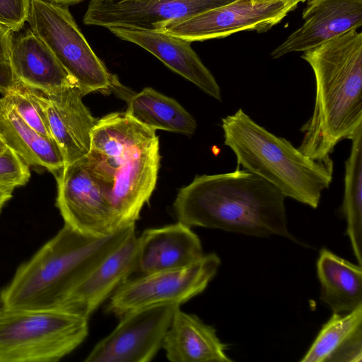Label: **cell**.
<instances>
[{
    "label": "cell",
    "instance_id": "6da1fadb",
    "mask_svg": "<svg viewBox=\"0 0 362 362\" xmlns=\"http://www.w3.org/2000/svg\"><path fill=\"white\" fill-rule=\"evenodd\" d=\"M284 195L273 185L240 168L197 175L180 189L173 208L178 221L257 237L295 240L287 228Z\"/></svg>",
    "mask_w": 362,
    "mask_h": 362
},
{
    "label": "cell",
    "instance_id": "7a4b0ae2",
    "mask_svg": "<svg viewBox=\"0 0 362 362\" xmlns=\"http://www.w3.org/2000/svg\"><path fill=\"white\" fill-rule=\"evenodd\" d=\"M301 57L313 70L315 98L298 149L312 159H325L362 127V33L350 30Z\"/></svg>",
    "mask_w": 362,
    "mask_h": 362
},
{
    "label": "cell",
    "instance_id": "3957f363",
    "mask_svg": "<svg viewBox=\"0 0 362 362\" xmlns=\"http://www.w3.org/2000/svg\"><path fill=\"white\" fill-rule=\"evenodd\" d=\"M156 131L126 112L106 115L93 128L83 158L122 226L135 225L155 189L160 159Z\"/></svg>",
    "mask_w": 362,
    "mask_h": 362
},
{
    "label": "cell",
    "instance_id": "277c9868",
    "mask_svg": "<svg viewBox=\"0 0 362 362\" xmlns=\"http://www.w3.org/2000/svg\"><path fill=\"white\" fill-rule=\"evenodd\" d=\"M135 229L122 227L94 237L64 225L16 269L0 291V305L15 308L61 310L71 290Z\"/></svg>",
    "mask_w": 362,
    "mask_h": 362
},
{
    "label": "cell",
    "instance_id": "5b68a950",
    "mask_svg": "<svg viewBox=\"0 0 362 362\" xmlns=\"http://www.w3.org/2000/svg\"><path fill=\"white\" fill-rule=\"evenodd\" d=\"M224 144L235 153L240 165L289 197L313 209L322 192L329 188L333 161L314 160L303 154L284 138L256 123L242 109L221 119Z\"/></svg>",
    "mask_w": 362,
    "mask_h": 362
},
{
    "label": "cell",
    "instance_id": "8992f818",
    "mask_svg": "<svg viewBox=\"0 0 362 362\" xmlns=\"http://www.w3.org/2000/svg\"><path fill=\"white\" fill-rule=\"evenodd\" d=\"M88 318L61 310L0 306V362H57L86 339Z\"/></svg>",
    "mask_w": 362,
    "mask_h": 362
},
{
    "label": "cell",
    "instance_id": "52a82bcc",
    "mask_svg": "<svg viewBox=\"0 0 362 362\" xmlns=\"http://www.w3.org/2000/svg\"><path fill=\"white\" fill-rule=\"evenodd\" d=\"M26 22L86 95L114 89L117 76L91 49L66 6L30 0Z\"/></svg>",
    "mask_w": 362,
    "mask_h": 362
},
{
    "label": "cell",
    "instance_id": "ba28073f",
    "mask_svg": "<svg viewBox=\"0 0 362 362\" xmlns=\"http://www.w3.org/2000/svg\"><path fill=\"white\" fill-rule=\"evenodd\" d=\"M220 264L218 256L209 253L183 267L130 277L109 298L105 311L120 317L144 308L180 306L206 289Z\"/></svg>",
    "mask_w": 362,
    "mask_h": 362
},
{
    "label": "cell",
    "instance_id": "9c48e42d",
    "mask_svg": "<svg viewBox=\"0 0 362 362\" xmlns=\"http://www.w3.org/2000/svg\"><path fill=\"white\" fill-rule=\"evenodd\" d=\"M54 177L56 206L64 225L94 237L107 236L124 227L83 158L64 165Z\"/></svg>",
    "mask_w": 362,
    "mask_h": 362
},
{
    "label": "cell",
    "instance_id": "30bf717a",
    "mask_svg": "<svg viewBox=\"0 0 362 362\" xmlns=\"http://www.w3.org/2000/svg\"><path fill=\"white\" fill-rule=\"evenodd\" d=\"M298 3L297 0L259 3L235 0L168 24L161 31L191 42L223 38L243 30L263 33L278 24Z\"/></svg>",
    "mask_w": 362,
    "mask_h": 362
},
{
    "label": "cell",
    "instance_id": "8fae6325",
    "mask_svg": "<svg viewBox=\"0 0 362 362\" xmlns=\"http://www.w3.org/2000/svg\"><path fill=\"white\" fill-rule=\"evenodd\" d=\"M176 305H160L129 312L95 344L85 362H148L162 348Z\"/></svg>",
    "mask_w": 362,
    "mask_h": 362
},
{
    "label": "cell",
    "instance_id": "7c38bea8",
    "mask_svg": "<svg viewBox=\"0 0 362 362\" xmlns=\"http://www.w3.org/2000/svg\"><path fill=\"white\" fill-rule=\"evenodd\" d=\"M235 0H91L83 16L87 25L161 31L172 23L192 18Z\"/></svg>",
    "mask_w": 362,
    "mask_h": 362
},
{
    "label": "cell",
    "instance_id": "4fadbf2b",
    "mask_svg": "<svg viewBox=\"0 0 362 362\" xmlns=\"http://www.w3.org/2000/svg\"><path fill=\"white\" fill-rule=\"evenodd\" d=\"M86 94L78 85L45 93L37 90V99L45 116L52 137L58 146L64 165L86 156L97 122L83 102Z\"/></svg>",
    "mask_w": 362,
    "mask_h": 362
},
{
    "label": "cell",
    "instance_id": "5bb4252c",
    "mask_svg": "<svg viewBox=\"0 0 362 362\" xmlns=\"http://www.w3.org/2000/svg\"><path fill=\"white\" fill-rule=\"evenodd\" d=\"M139 241L135 230L95 265L64 299L61 310L89 317L134 273Z\"/></svg>",
    "mask_w": 362,
    "mask_h": 362
},
{
    "label": "cell",
    "instance_id": "9a60e30c",
    "mask_svg": "<svg viewBox=\"0 0 362 362\" xmlns=\"http://www.w3.org/2000/svg\"><path fill=\"white\" fill-rule=\"evenodd\" d=\"M303 23L273 50V58L305 52L362 25V0H308Z\"/></svg>",
    "mask_w": 362,
    "mask_h": 362
},
{
    "label": "cell",
    "instance_id": "2e32d148",
    "mask_svg": "<svg viewBox=\"0 0 362 362\" xmlns=\"http://www.w3.org/2000/svg\"><path fill=\"white\" fill-rule=\"evenodd\" d=\"M8 59L16 81L42 93L78 85L25 23L9 32Z\"/></svg>",
    "mask_w": 362,
    "mask_h": 362
},
{
    "label": "cell",
    "instance_id": "e0dca14e",
    "mask_svg": "<svg viewBox=\"0 0 362 362\" xmlns=\"http://www.w3.org/2000/svg\"><path fill=\"white\" fill-rule=\"evenodd\" d=\"M107 29L121 40L141 47L169 69L195 84L211 97L221 101L218 84L191 47V42L162 31L127 28Z\"/></svg>",
    "mask_w": 362,
    "mask_h": 362
},
{
    "label": "cell",
    "instance_id": "ac0fdd59",
    "mask_svg": "<svg viewBox=\"0 0 362 362\" xmlns=\"http://www.w3.org/2000/svg\"><path fill=\"white\" fill-rule=\"evenodd\" d=\"M136 276L180 268L204 255L199 236L180 221L148 228L138 237Z\"/></svg>",
    "mask_w": 362,
    "mask_h": 362
},
{
    "label": "cell",
    "instance_id": "d6986e66",
    "mask_svg": "<svg viewBox=\"0 0 362 362\" xmlns=\"http://www.w3.org/2000/svg\"><path fill=\"white\" fill-rule=\"evenodd\" d=\"M214 327L177 307L162 348L172 362H232Z\"/></svg>",
    "mask_w": 362,
    "mask_h": 362
},
{
    "label": "cell",
    "instance_id": "ffe728a7",
    "mask_svg": "<svg viewBox=\"0 0 362 362\" xmlns=\"http://www.w3.org/2000/svg\"><path fill=\"white\" fill-rule=\"evenodd\" d=\"M362 305L334 313L323 325L301 362H361Z\"/></svg>",
    "mask_w": 362,
    "mask_h": 362
},
{
    "label": "cell",
    "instance_id": "44dd1931",
    "mask_svg": "<svg viewBox=\"0 0 362 362\" xmlns=\"http://www.w3.org/2000/svg\"><path fill=\"white\" fill-rule=\"evenodd\" d=\"M320 298L334 313H346L362 305V268L322 248L317 261Z\"/></svg>",
    "mask_w": 362,
    "mask_h": 362
},
{
    "label": "cell",
    "instance_id": "7402d4cb",
    "mask_svg": "<svg viewBox=\"0 0 362 362\" xmlns=\"http://www.w3.org/2000/svg\"><path fill=\"white\" fill-rule=\"evenodd\" d=\"M0 134L7 146L29 166L42 167L54 175L64 167L62 154L55 141L33 129L1 98Z\"/></svg>",
    "mask_w": 362,
    "mask_h": 362
},
{
    "label": "cell",
    "instance_id": "603a6c76",
    "mask_svg": "<svg viewBox=\"0 0 362 362\" xmlns=\"http://www.w3.org/2000/svg\"><path fill=\"white\" fill-rule=\"evenodd\" d=\"M125 111L139 123L153 129L192 135L197 129L194 118L176 100L145 88L128 96Z\"/></svg>",
    "mask_w": 362,
    "mask_h": 362
},
{
    "label": "cell",
    "instance_id": "cb8c5ba5",
    "mask_svg": "<svg viewBox=\"0 0 362 362\" xmlns=\"http://www.w3.org/2000/svg\"><path fill=\"white\" fill-rule=\"evenodd\" d=\"M351 153L345 163L344 193L341 211L354 256L362 265V127L351 138Z\"/></svg>",
    "mask_w": 362,
    "mask_h": 362
},
{
    "label": "cell",
    "instance_id": "d4e9b609",
    "mask_svg": "<svg viewBox=\"0 0 362 362\" xmlns=\"http://www.w3.org/2000/svg\"><path fill=\"white\" fill-rule=\"evenodd\" d=\"M1 99L40 134L53 139L37 99V90L17 81L12 88L2 95Z\"/></svg>",
    "mask_w": 362,
    "mask_h": 362
},
{
    "label": "cell",
    "instance_id": "484cf974",
    "mask_svg": "<svg viewBox=\"0 0 362 362\" xmlns=\"http://www.w3.org/2000/svg\"><path fill=\"white\" fill-rule=\"evenodd\" d=\"M30 177V166L9 146L0 153V189L14 191Z\"/></svg>",
    "mask_w": 362,
    "mask_h": 362
},
{
    "label": "cell",
    "instance_id": "4316f807",
    "mask_svg": "<svg viewBox=\"0 0 362 362\" xmlns=\"http://www.w3.org/2000/svg\"><path fill=\"white\" fill-rule=\"evenodd\" d=\"M30 0H0V25L11 30L21 28L27 21Z\"/></svg>",
    "mask_w": 362,
    "mask_h": 362
},
{
    "label": "cell",
    "instance_id": "83f0119b",
    "mask_svg": "<svg viewBox=\"0 0 362 362\" xmlns=\"http://www.w3.org/2000/svg\"><path fill=\"white\" fill-rule=\"evenodd\" d=\"M16 82L9 62L0 58V93L6 94Z\"/></svg>",
    "mask_w": 362,
    "mask_h": 362
},
{
    "label": "cell",
    "instance_id": "f1b7e54d",
    "mask_svg": "<svg viewBox=\"0 0 362 362\" xmlns=\"http://www.w3.org/2000/svg\"><path fill=\"white\" fill-rule=\"evenodd\" d=\"M11 30L0 25V58L8 59V34Z\"/></svg>",
    "mask_w": 362,
    "mask_h": 362
},
{
    "label": "cell",
    "instance_id": "f546056e",
    "mask_svg": "<svg viewBox=\"0 0 362 362\" xmlns=\"http://www.w3.org/2000/svg\"><path fill=\"white\" fill-rule=\"evenodd\" d=\"M13 191L0 189V216L5 204L13 197Z\"/></svg>",
    "mask_w": 362,
    "mask_h": 362
},
{
    "label": "cell",
    "instance_id": "4dcf8cb0",
    "mask_svg": "<svg viewBox=\"0 0 362 362\" xmlns=\"http://www.w3.org/2000/svg\"><path fill=\"white\" fill-rule=\"evenodd\" d=\"M49 3L62 5V6H69L78 4L83 0H43Z\"/></svg>",
    "mask_w": 362,
    "mask_h": 362
},
{
    "label": "cell",
    "instance_id": "1f68e13d",
    "mask_svg": "<svg viewBox=\"0 0 362 362\" xmlns=\"http://www.w3.org/2000/svg\"><path fill=\"white\" fill-rule=\"evenodd\" d=\"M7 146H7L4 137L0 134V153H2L7 148Z\"/></svg>",
    "mask_w": 362,
    "mask_h": 362
},
{
    "label": "cell",
    "instance_id": "d6a6232c",
    "mask_svg": "<svg viewBox=\"0 0 362 362\" xmlns=\"http://www.w3.org/2000/svg\"><path fill=\"white\" fill-rule=\"evenodd\" d=\"M279 1V0H252L254 3H259V2H266V1ZM299 3L300 2H305L308 0H297Z\"/></svg>",
    "mask_w": 362,
    "mask_h": 362
},
{
    "label": "cell",
    "instance_id": "836d02e7",
    "mask_svg": "<svg viewBox=\"0 0 362 362\" xmlns=\"http://www.w3.org/2000/svg\"><path fill=\"white\" fill-rule=\"evenodd\" d=\"M115 1H138V2H148L154 0H111Z\"/></svg>",
    "mask_w": 362,
    "mask_h": 362
}]
</instances>
